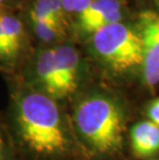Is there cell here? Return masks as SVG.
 <instances>
[{
  "label": "cell",
  "mask_w": 159,
  "mask_h": 160,
  "mask_svg": "<svg viewBox=\"0 0 159 160\" xmlns=\"http://www.w3.org/2000/svg\"><path fill=\"white\" fill-rule=\"evenodd\" d=\"M1 20L6 43H7L9 59H11V62H12L19 57L23 49V46H24V25L18 17L6 12L2 13Z\"/></svg>",
  "instance_id": "8"
},
{
  "label": "cell",
  "mask_w": 159,
  "mask_h": 160,
  "mask_svg": "<svg viewBox=\"0 0 159 160\" xmlns=\"http://www.w3.org/2000/svg\"><path fill=\"white\" fill-rule=\"evenodd\" d=\"M157 3H158V5H159V0H157Z\"/></svg>",
  "instance_id": "18"
},
{
  "label": "cell",
  "mask_w": 159,
  "mask_h": 160,
  "mask_svg": "<svg viewBox=\"0 0 159 160\" xmlns=\"http://www.w3.org/2000/svg\"><path fill=\"white\" fill-rule=\"evenodd\" d=\"M55 57L56 65L61 87L62 97L66 96L76 90L80 70L79 53L70 46L56 48Z\"/></svg>",
  "instance_id": "5"
},
{
  "label": "cell",
  "mask_w": 159,
  "mask_h": 160,
  "mask_svg": "<svg viewBox=\"0 0 159 160\" xmlns=\"http://www.w3.org/2000/svg\"><path fill=\"white\" fill-rule=\"evenodd\" d=\"M60 1L65 12H76L80 16L86 11L92 0H60Z\"/></svg>",
  "instance_id": "12"
},
{
  "label": "cell",
  "mask_w": 159,
  "mask_h": 160,
  "mask_svg": "<svg viewBox=\"0 0 159 160\" xmlns=\"http://www.w3.org/2000/svg\"><path fill=\"white\" fill-rule=\"evenodd\" d=\"M0 160H6L5 145H4V141H3L1 133H0Z\"/></svg>",
  "instance_id": "16"
},
{
  "label": "cell",
  "mask_w": 159,
  "mask_h": 160,
  "mask_svg": "<svg viewBox=\"0 0 159 160\" xmlns=\"http://www.w3.org/2000/svg\"><path fill=\"white\" fill-rule=\"evenodd\" d=\"M17 123L23 142L36 154L51 156L65 151L67 139L61 114L49 95L31 92L17 104Z\"/></svg>",
  "instance_id": "1"
},
{
  "label": "cell",
  "mask_w": 159,
  "mask_h": 160,
  "mask_svg": "<svg viewBox=\"0 0 159 160\" xmlns=\"http://www.w3.org/2000/svg\"><path fill=\"white\" fill-rule=\"evenodd\" d=\"M1 16H0V61H2V62H11L5 34H4V31H3Z\"/></svg>",
  "instance_id": "13"
},
{
  "label": "cell",
  "mask_w": 159,
  "mask_h": 160,
  "mask_svg": "<svg viewBox=\"0 0 159 160\" xmlns=\"http://www.w3.org/2000/svg\"><path fill=\"white\" fill-rule=\"evenodd\" d=\"M120 3L118 0H92L90 5L83 13L79 16L80 26L88 23L96 17L102 13L112 11V9H120Z\"/></svg>",
  "instance_id": "10"
},
{
  "label": "cell",
  "mask_w": 159,
  "mask_h": 160,
  "mask_svg": "<svg viewBox=\"0 0 159 160\" xmlns=\"http://www.w3.org/2000/svg\"><path fill=\"white\" fill-rule=\"evenodd\" d=\"M35 72L37 80L45 89L47 95L52 98L62 97L56 65L55 50L48 49L39 52L36 58Z\"/></svg>",
  "instance_id": "7"
},
{
  "label": "cell",
  "mask_w": 159,
  "mask_h": 160,
  "mask_svg": "<svg viewBox=\"0 0 159 160\" xmlns=\"http://www.w3.org/2000/svg\"><path fill=\"white\" fill-rule=\"evenodd\" d=\"M130 144L137 157L148 158L159 152V127L151 121L137 123L130 131Z\"/></svg>",
  "instance_id": "6"
},
{
  "label": "cell",
  "mask_w": 159,
  "mask_h": 160,
  "mask_svg": "<svg viewBox=\"0 0 159 160\" xmlns=\"http://www.w3.org/2000/svg\"><path fill=\"white\" fill-rule=\"evenodd\" d=\"M21 3V0H0V8L3 9L16 8Z\"/></svg>",
  "instance_id": "15"
},
{
  "label": "cell",
  "mask_w": 159,
  "mask_h": 160,
  "mask_svg": "<svg viewBox=\"0 0 159 160\" xmlns=\"http://www.w3.org/2000/svg\"><path fill=\"white\" fill-rule=\"evenodd\" d=\"M147 115L152 123L159 127V98L151 101L147 108Z\"/></svg>",
  "instance_id": "14"
},
{
  "label": "cell",
  "mask_w": 159,
  "mask_h": 160,
  "mask_svg": "<svg viewBox=\"0 0 159 160\" xmlns=\"http://www.w3.org/2000/svg\"><path fill=\"white\" fill-rule=\"evenodd\" d=\"M154 160H159V158H156V159H154Z\"/></svg>",
  "instance_id": "19"
},
{
  "label": "cell",
  "mask_w": 159,
  "mask_h": 160,
  "mask_svg": "<svg viewBox=\"0 0 159 160\" xmlns=\"http://www.w3.org/2000/svg\"><path fill=\"white\" fill-rule=\"evenodd\" d=\"M5 11H4V9H3V8H0V16H1L2 15V13L3 12H4Z\"/></svg>",
  "instance_id": "17"
},
{
  "label": "cell",
  "mask_w": 159,
  "mask_h": 160,
  "mask_svg": "<svg viewBox=\"0 0 159 160\" xmlns=\"http://www.w3.org/2000/svg\"><path fill=\"white\" fill-rule=\"evenodd\" d=\"M92 45L98 57L118 72L143 66L144 45L140 31L122 23L94 32Z\"/></svg>",
  "instance_id": "3"
},
{
  "label": "cell",
  "mask_w": 159,
  "mask_h": 160,
  "mask_svg": "<svg viewBox=\"0 0 159 160\" xmlns=\"http://www.w3.org/2000/svg\"><path fill=\"white\" fill-rule=\"evenodd\" d=\"M64 9L60 0H34L30 8V20L57 25L63 28Z\"/></svg>",
  "instance_id": "9"
},
{
  "label": "cell",
  "mask_w": 159,
  "mask_h": 160,
  "mask_svg": "<svg viewBox=\"0 0 159 160\" xmlns=\"http://www.w3.org/2000/svg\"><path fill=\"white\" fill-rule=\"evenodd\" d=\"M140 34L144 45V78L149 87L159 83V16L145 12L140 17Z\"/></svg>",
  "instance_id": "4"
},
{
  "label": "cell",
  "mask_w": 159,
  "mask_h": 160,
  "mask_svg": "<svg viewBox=\"0 0 159 160\" xmlns=\"http://www.w3.org/2000/svg\"><path fill=\"white\" fill-rule=\"evenodd\" d=\"M31 23L37 36L43 42H53L62 35L63 28L57 25L35 21V20H31Z\"/></svg>",
  "instance_id": "11"
},
{
  "label": "cell",
  "mask_w": 159,
  "mask_h": 160,
  "mask_svg": "<svg viewBox=\"0 0 159 160\" xmlns=\"http://www.w3.org/2000/svg\"><path fill=\"white\" fill-rule=\"evenodd\" d=\"M77 132L85 144L98 154H110L121 148L124 116L116 101L106 95H90L74 110Z\"/></svg>",
  "instance_id": "2"
}]
</instances>
